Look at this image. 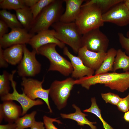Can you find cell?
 I'll use <instances>...</instances> for the list:
<instances>
[{"mask_svg": "<svg viewBox=\"0 0 129 129\" xmlns=\"http://www.w3.org/2000/svg\"><path fill=\"white\" fill-rule=\"evenodd\" d=\"M22 80L21 85L22 87V92L32 100L39 98L43 100L47 105L50 112L52 113L49 100L50 89H45L42 87L44 78L41 81L26 77L22 78Z\"/></svg>", "mask_w": 129, "mask_h": 129, "instance_id": "cell-7", "label": "cell"}, {"mask_svg": "<svg viewBox=\"0 0 129 129\" xmlns=\"http://www.w3.org/2000/svg\"><path fill=\"white\" fill-rule=\"evenodd\" d=\"M39 0H23L25 6L30 8L35 5Z\"/></svg>", "mask_w": 129, "mask_h": 129, "instance_id": "cell-38", "label": "cell"}, {"mask_svg": "<svg viewBox=\"0 0 129 129\" xmlns=\"http://www.w3.org/2000/svg\"><path fill=\"white\" fill-rule=\"evenodd\" d=\"M81 129H82V128H81Z\"/></svg>", "mask_w": 129, "mask_h": 129, "instance_id": "cell-42", "label": "cell"}, {"mask_svg": "<svg viewBox=\"0 0 129 129\" xmlns=\"http://www.w3.org/2000/svg\"><path fill=\"white\" fill-rule=\"evenodd\" d=\"M10 74L4 70L0 75V96H3L9 93L10 90L9 79Z\"/></svg>", "mask_w": 129, "mask_h": 129, "instance_id": "cell-28", "label": "cell"}, {"mask_svg": "<svg viewBox=\"0 0 129 129\" xmlns=\"http://www.w3.org/2000/svg\"><path fill=\"white\" fill-rule=\"evenodd\" d=\"M102 14L100 9L96 5H82L75 22L81 34L103 26Z\"/></svg>", "mask_w": 129, "mask_h": 129, "instance_id": "cell-4", "label": "cell"}, {"mask_svg": "<svg viewBox=\"0 0 129 129\" xmlns=\"http://www.w3.org/2000/svg\"><path fill=\"white\" fill-rule=\"evenodd\" d=\"M119 40L122 47L125 50L126 54L129 56V30L126 34V37L121 32L118 33Z\"/></svg>", "mask_w": 129, "mask_h": 129, "instance_id": "cell-31", "label": "cell"}, {"mask_svg": "<svg viewBox=\"0 0 129 129\" xmlns=\"http://www.w3.org/2000/svg\"><path fill=\"white\" fill-rule=\"evenodd\" d=\"M72 106L75 109V112L69 114L61 113L60 115L62 118L69 119L75 120L77 123L78 125L81 126L87 125H89L91 129H97L96 127L93 125L96 124V122L89 121L86 118L87 115L82 112L80 108L75 104H73Z\"/></svg>", "mask_w": 129, "mask_h": 129, "instance_id": "cell-19", "label": "cell"}, {"mask_svg": "<svg viewBox=\"0 0 129 129\" xmlns=\"http://www.w3.org/2000/svg\"><path fill=\"white\" fill-rule=\"evenodd\" d=\"M124 2H120L102 14L103 22H110L120 27L129 24V11Z\"/></svg>", "mask_w": 129, "mask_h": 129, "instance_id": "cell-11", "label": "cell"}, {"mask_svg": "<svg viewBox=\"0 0 129 129\" xmlns=\"http://www.w3.org/2000/svg\"><path fill=\"white\" fill-rule=\"evenodd\" d=\"M24 28H16L0 38V46L5 49L17 44L28 43L32 34Z\"/></svg>", "mask_w": 129, "mask_h": 129, "instance_id": "cell-12", "label": "cell"}, {"mask_svg": "<svg viewBox=\"0 0 129 129\" xmlns=\"http://www.w3.org/2000/svg\"><path fill=\"white\" fill-rule=\"evenodd\" d=\"M124 3L126 6V7H127V8H128V9L129 10V4L125 1L124 0Z\"/></svg>", "mask_w": 129, "mask_h": 129, "instance_id": "cell-40", "label": "cell"}, {"mask_svg": "<svg viewBox=\"0 0 129 129\" xmlns=\"http://www.w3.org/2000/svg\"><path fill=\"white\" fill-rule=\"evenodd\" d=\"M117 50L111 48L106 52V56L101 66L95 70V75H99L113 71V65L116 55Z\"/></svg>", "mask_w": 129, "mask_h": 129, "instance_id": "cell-21", "label": "cell"}, {"mask_svg": "<svg viewBox=\"0 0 129 129\" xmlns=\"http://www.w3.org/2000/svg\"><path fill=\"white\" fill-rule=\"evenodd\" d=\"M37 111H34L29 114H26L21 117H19L15 122L16 129H24L31 128L36 121L35 116Z\"/></svg>", "mask_w": 129, "mask_h": 129, "instance_id": "cell-25", "label": "cell"}, {"mask_svg": "<svg viewBox=\"0 0 129 129\" xmlns=\"http://www.w3.org/2000/svg\"><path fill=\"white\" fill-rule=\"evenodd\" d=\"M119 69H122L124 71H129V56L126 55L125 52L121 49L117 50L113 67V72Z\"/></svg>", "mask_w": 129, "mask_h": 129, "instance_id": "cell-22", "label": "cell"}, {"mask_svg": "<svg viewBox=\"0 0 129 129\" xmlns=\"http://www.w3.org/2000/svg\"><path fill=\"white\" fill-rule=\"evenodd\" d=\"M57 46L54 43L43 45L38 48L37 54L45 57L49 60L48 71H57L65 76H68L73 70L71 64L57 52L56 49Z\"/></svg>", "mask_w": 129, "mask_h": 129, "instance_id": "cell-5", "label": "cell"}, {"mask_svg": "<svg viewBox=\"0 0 129 129\" xmlns=\"http://www.w3.org/2000/svg\"><path fill=\"white\" fill-rule=\"evenodd\" d=\"M51 26L55 31L56 38L69 46L75 53L77 54L82 47V35L75 22L64 23L59 21Z\"/></svg>", "mask_w": 129, "mask_h": 129, "instance_id": "cell-3", "label": "cell"}, {"mask_svg": "<svg viewBox=\"0 0 129 129\" xmlns=\"http://www.w3.org/2000/svg\"><path fill=\"white\" fill-rule=\"evenodd\" d=\"M77 54L78 56L85 65L94 70H96L101 66L106 55V52L92 51L85 46L80 48Z\"/></svg>", "mask_w": 129, "mask_h": 129, "instance_id": "cell-14", "label": "cell"}, {"mask_svg": "<svg viewBox=\"0 0 129 129\" xmlns=\"http://www.w3.org/2000/svg\"><path fill=\"white\" fill-rule=\"evenodd\" d=\"M66 4L64 12L59 21L64 23L75 22L80 11L84 0H64Z\"/></svg>", "mask_w": 129, "mask_h": 129, "instance_id": "cell-17", "label": "cell"}, {"mask_svg": "<svg viewBox=\"0 0 129 129\" xmlns=\"http://www.w3.org/2000/svg\"><path fill=\"white\" fill-rule=\"evenodd\" d=\"M63 49V54L70 60L73 69L71 74V77L77 79L93 75L94 70L85 65L79 57L72 54L67 47L65 46Z\"/></svg>", "mask_w": 129, "mask_h": 129, "instance_id": "cell-15", "label": "cell"}, {"mask_svg": "<svg viewBox=\"0 0 129 129\" xmlns=\"http://www.w3.org/2000/svg\"><path fill=\"white\" fill-rule=\"evenodd\" d=\"M81 42L82 47L85 46L90 51L106 53L109 46V40L107 36L99 28L83 34Z\"/></svg>", "mask_w": 129, "mask_h": 129, "instance_id": "cell-9", "label": "cell"}, {"mask_svg": "<svg viewBox=\"0 0 129 129\" xmlns=\"http://www.w3.org/2000/svg\"><path fill=\"white\" fill-rule=\"evenodd\" d=\"M124 1L129 4V0H124Z\"/></svg>", "mask_w": 129, "mask_h": 129, "instance_id": "cell-41", "label": "cell"}, {"mask_svg": "<svg viewBox=\"0 0 129 129\" xmlns=\"http://www.w3.org/2000/svg\"><path fill=\"white\" fill-rule=\"evenodd\" d=\"M91 105L89 108L83 111L84 112L90 113L96 115L102 122L103 128L105 129H114L106 122L102 117L101 113V110L97 105L95 97L91 99Z\"/></svg>", "mask_w": 129, "mask_h": 129, "instance_id": "cell-26", "label": "cell"}, {"mask_svg": "<svg viewBox=\"0 0 129 129\" xmlns=\"http://www.w3.org/2000/svg\"><path fill=\"white\" fill-rule=\"evenodd\" d=\"M124 1V0H87L82 5H96L100 9L103 14L116 5Z\"/></svg>", "mask_w": 129, "mask_h": 129, "instance_id": "cell-23", "label": "cell"}, {"mask_svg": "<svg viewBox=\"0 0 129 129\" xmlns=\"http://www.w3.org/2000/svg\"><path fill=\"white\" fill-rule=\"evenodd\" d=\"M8 27L4 21L1 20H0V38L7 33Z\"/></svg>", "mask_w": 129, "mask_h": 129, "instance_id": "cell-34", "label": "cell"}, {"mask_svg": "<svg viewBox=\"0 0 129 129\" xmlns=\"http://www.w3.org/2000/svg\"><path fill=\"white\" fill-rule=\"evenodd\" d=\"M0 19L4 21L11 29L16 28H23L16 15L11 13L6 10H0Z\"/></svg>", "mask_w": 129, "mask_h": 129, "instance_id": "cell-24", "label": "cell"}, {"mask_svg": "<svg viewBox=\"0 0 129 129\" xmlns=\"http://www.w3.org/2000/svg\"><path fill=\"white\" fill-rule=\"evenodd\" d=\"M15 11L17 18L23 27L29 31L34 21L30 8L25 6Z\"/></svg>", "mask_w": 129, "mask_h": 129, "instance_id": "cell-20", "label": "cell"}, {"mask_svg": "<svg viewBox=\"0 0 129 129\" xmlns=\"http://www.w3.org/2000/svg\"><path fill=\"white\" fill-rule=\"evenodd\" d=\"M75 84H80L89 90L91 86L103 84L113 90L123 92L129 88V71L118 73L107 72L90 76H86L75 80Z\"/></svg>", "mask_w": 129, "mask_h": 129, "instance_id": "cell-1", "label": "cell"}, {"mask_svg": "<svg viewBox=\"0 0 129 129\" xmlns=\"http://www.w3.org/2000/svg\"><path fill=\"white\" fill-rule=\"evenodd\" d=\"M3 50V48L0 46V68H6L8 67V63L4 57Z\"/></svg>", "mask_w": 129, "mask_h": 129, "instance_id": "cell-35", "label": "cell"}, {"mask_svg": "<svg viewBox=\"0 0 129 129\" xmlns=\"http://www.w3.org/2000/svg\"><path fill=\"white\" fill-rule=\"evenodd\" d=\"M54 0H39L33 6L30 8L33 14L34 21L42 10Z\"/></svg>", "mask_w": 129, "mask_h": 129, "instance_id": "cell-29", "label": "cell"}, {"mask_svg": "<svg viewBox=\"0 0 129 129\" xmlns=\"http://www.w3.org/2000/svg\"><path fill=\"white\" fill-rule=\"evenodd\" d=\"M63 0H54L45 7L33 21L29 32L35 33L49 29L54 23L59 21L63 11Z\"/></svg>", "mask_w": 129, "mask_h": 129, "instance_id": "cell-2", "label": "cell"}, {"mask_svg": "<svg viewBox=\"0 0 129 129\" xmlns=\"http://www.w3.org/2000/svg\"><path fill=\"white\" fill-rule=\"evenodd\" d=\"M124 118L125 121L129 122V111H128L125 113Z\"/></svg>", "mask_w": 129, "mask_h": 129, "instance_id": "cell-39", "label": "cell"}, {"mask_svg": "<svg viewBox=\"0 0 129 129\" xmlns=\"http://www.w3.org/2000/svg\"><path fill=\"white\" fill-rule=\"evenodd\" d=\"M101 96L106 103L117 106L122 99L118 95L111 92L102 93Z\"/></svg>", "mask_w": 129, "mask_h": 129, "instance_id": "cell-30", "label": "cell"}, {"mask_svg": "<svg viewBox=\"0 0 129 129\" xmlns=\"http://www.w3.org/2000/svg\"><path fill=\"white\" fill-rule=\"evenodd\" d=\"M117 106L120 111L125 113L129 110V93L125 97L122 98Z\"/></svg>", "mask_w": 129, "mask_h": 129, "instance_id": "cell-33", "label": "cell"}, {"mask_svg": "<svg viewBox=\"0 0 129 129\" xmlns=\"http://www.w3.org/2000/svg\"><path fill=\"white\" fill-rule=\"evenodd\" d=\"M16 125L15 123H8L7 124L0 125V129H16Z\"/></svg>", "mask_w": 129, "mask_h": 129, "instance_id": "cell-37", "label": "cell"}, {"mask_svg": "<svg viewBox=\"0 0 129 129\" xmlns=\"http://www.w3.org/2000/svg\"><path fill=\"white\" fill-rule=\"evenodd\" d=\"M22 108L12 100L3 101L0 104V123L4 119L8 123H13L22 116Z\"/></svg>", "mask_w": 129, "mask_h": 129, "instance_id": "cell-16", "label": "cell"}, {"mask_svg": "<svg viewBox=\"0 0 129 129\" xmlns=\"http://www.w3.org/2000/svg\"><path fill=\"white\" fill-rule=\"evenodd\" d=\"M43 123L46 129H58L53 124L55 122L59 124H61V121L57 118H53L44 115L43 117Z\"/></svg>", "mask_w": 129, "mask_h": 129, "instance_id": "cell-32", "label": "cell"}, {"mask_svg": "<svg viewBox=\"0 0 129 129\" xmlns=\"http://www.w3.org/2000/svg\"><path fill=\"white\" fill-rule=\"evenodd\" d=\"M23 44L12 46L3 50L4 58L7 63L12 65L19 64L23 56Z\"/></svg>", "mask_w": 129, "mask_h": 129, "instance_id": "cell-18", "label": "cell"}, {"mask_svg": "<svg viewBox=\"0 0 129 129\" xmlns=\"http://www.w3.org/2000/svg\"><path fill=\"white\" fill-rule=\"evenodd\" d=\"M25 6L23 0H0V7L2 9L15 11Z\"/></svg>", "mask_w": 129, "mask_h": 129, "instance_id": "cell-27", "label": "cell"}, {"mask_svg": "<svg viewBox=\"0 0 129 129\" xmlns=\"http://www.w3.org/2000/svg\"><path fill=\"white\" fill-rule=\"evenodd\" d=\"M37 54L35 50L30 51L26 44H23V57L17 67V72L19 76L34 77L40 73L41 65L36 59Z\"/></svg>", "mask_w": 129, "mask_h": 129, "instance_id": "cell-8", "label": "cell"}, {"mask_svg": "<svg viewBox=\"0 0 129 129\" xmlns=\"http://www.w3.org/2000/svg\"><path fill=\"white\" fill-rule=\"evenodd\" d=\"M16 71V70H13L10 74L9 79L11 82V86L13 91L12 93H9L0 97L1 100L2 101L12 100L18 102L20 104L22 108V116L26 114L27 111L33 107L42 105L43 103L42 100L38 99L32 100L29 98L23 92L22 94L19 93L17 91L16 86V83L13 80V76Z\"/></svg>", "mask_w": 129, "mask_h": 129, "instance_id": "cell-10", "label": "cell"}, {"mask_svg": "<svg viewBox=\"0 0 129 129\" xmlns=\"http://www.w3.org/2000/svg\"><path fill=\"white\" fill-rule=\"evenodd\" d=\"M55 34V31L54 29L41 31L34 35L28 44L31 46L33 49L36 51L40 47L50 43H55L60 48H64L65 44L56 38Z\"/></svg>", "mask_w": 129, "mask_h": 129, "instance_id": "cell-13", "label": "cell"}, {"mask_svg": "<svg viewBox=\"0 0 129 129\" xmlns=\"http://www.w3.org/2000/svg\"><path fill=\"white\" fill-rule=\"evenodd\" d=\"M45 128L43 122L36 121L30 128L31 129H45Z\"/></svg>", "mask_w": 129, "mask_h": 129, "instance_id": "cell-36", "label": "cell"}, {"mask_svg": "<svg viewBox=\"0 0 129 129\" xmlns=\"http://www.w3.org/2000/svg\"><path fill=\"white\" fill-rule=\"evenodd\" d=\"M75 80L69 77L64 80H55L51 84L49 95L57 108L60 110L66 106Z\"/></svg>", "mask_w": 129, "mask_h": 129, "instance_id": "cell-6", "label": "cell"}]
</instances>
